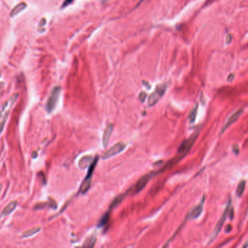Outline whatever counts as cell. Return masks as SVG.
<instances>
[{"label":"cell","mask_w":248,"mask_h":248,"mask_svg":"<svg viewBox=\"0 0 248 248\" xmlns=\"http://www.w3.org/2000/svg\"><path fill=\"white\" fill-rule=\"evenodd\" d=\"M198 135H199V129L195 131L189 137V138L187 140H185L181 143V145L179 146L178 149V156L177 158L180 160L184 157L185 155H187L189 150L191 149L194 144H195V141L197 140Z\"/></svg>","instance_id":"1"},{"label":"cell","mask_w":248,"mask_h":248,"mask_svg":"<svg viewBox=\"0 0 248 248\" xmlns=\"http://www.w3.org/2000/svg\"><path fill=\"white\" fill-rule=\"evenodd\" d=\"M97 160L98 158L97 157L95 160H94L93 162L90 165V166H89V169L86 174V176L85 177L84 180L83 181V182L81 183V184L80 189H79V192L80 193L85 194L88 191L89 188H90L91 184V177H92V174L94 172V170H95V168L96 167V165H97Z\"/></svg>","instance_id":"2"},{"label":"cell","mask_w":248,"mask_h":248,"mask_svg":"<svg viewBox=\"0 0 248 248\" xmlns=\"http://www.w3.org/2000/svg\"><path fill=\"white\" fill-rule=\"evenodd\" d=\"M167 89V84H162L156 86L155 91L149 95L148 98V104L149 106H153L158 103L159 99L161 98Z\"/></svg>","instance_id":"3"},{"label":"cell","mask_w":248,"mask_h":248,"mask_svg":"<svg viewBox=\"0 0 248 248\" xmlns=\"http://www.w3.org/2000/svg\"><path fill=\"white\" fill-rule=\"evenodd\" d=\"M231 207V200H229L228 202V203H227V205L226 207V209L224 210V212H223V214L221 215V216L219 221H218L217 224H216V227H215L213 231H212V234L211 235V237H210V239L209 241V243H211L212 241L214 240L218 236V234H219L220 231L221 230L223 226H224V222L225 221H226V218L227 217V216H228V212H229V208Z\"/></svg>","instance_id":"4"},{"label":"cell","mask_w":248,"mask_h":248,"mask_svg":"<svg viewBox=\"0 0 248 248\" xmlns=\"http://www.w3.org/2000/svg\"><path fill=\"white\" fill-rule=\"evenodd\" d=\"M60 93V87L56 86L53 89V91H52L50 96H49V99H48L47 105H46V109H47V112L50 113L55 110V108L57 105V103L59 99Z\"/></svg>","instance_id":"5"},{"label":"cell","mask_w":248,"mask_h":248,"mask_svg":"<svg viewBox=\"0 0 248 248\" xmlns=\"http://www.w3.org/2000/svg\"><path fill=\"white\" fill-rule=\"evenodd\" d=\"M125 148H126V145H125L124 142H119L116 144V145L112 146V147H110L109 149H107V150L103 154V159H107V158L113 157V156L118 155V154H119L121 153V152L124 151Z\"/></svg>","instance_id":"6"},{"label":"cell","mask_w":248,"mask_h":248,"mask_svg":"<svg viewBox=\"0 0 248 248\" xmlns=\"http://www.w3.org/2000/svg\"><path fill=\"white\" fill-rule=\"evenodd\" d=\"M242 112H243V110L242 109H239V110H237V111L235 112L234 113H233L232 115H231L230 117L229 118V119L227 120V121L226 122V124H225L224 126H223L222 128H221V134H223V133H224V131L229 128V127H230L231 125L234 124V123L239 119V118L240 117L241 115L242 114Z\"/></svg>","instance_id":"7"},{"label":"cell","mask_w":248,"mask_h":248,"mask_svg":"<svg viewBox=\"0 0 248 248\" xmlns=\"http://www.w3.org/2000/svg\"><path fill=\"white\" fill-rule=\"evenodd\" d=\"M203 203H204V199L201 201V203L198 204L195 207H193L191 209L189 210V212L187 214V218H189V219H196L199 217L202 214L203 210Z\"/></svg>","instance_id":"8"},{"label":"cell","mask_w":248,"mask_h":248,"mask_svg":"<svg viewBox=\"0 0 248 248\" xmlns=\"http://www.w3.org/2000/svg\"><path fill=\"white\" fill-rule=\"evenodd\" d=\"M152 176H153V174H148L141 177V178L137 181V184L135 185L134 192L137 194L142 190V189L146 187V185L147 184L148 181L150 180Z\"/></svg>","instance_id":"9"},{"label":"cell","mask_w":248,"mask_h":248,"mask_svg":"<svg viewBox=\"0 0 248 248\" xmlns=\"http://www.w3.org/2000/svg\"><path fill=\"white\" fill-rule=\"evenodd\" d=\"M18 97V94H15V95H12V97H10L5 104H4V105L2 107V110L1 113H0V118H1L2 116H4V114L6 113V112H10V108L12 107V106L13 105V104L15 103V101L17 100Z\"/></svg>","instance_id":"10"},{"label":"cell","mask_w":248,"mask_h":248,"mask_svg":"<svg viewBox=\"0 0 248 248\" xmlns=\"http://www.w3.org/2000/svg\"><path fill=\"white\" fill-rule=\"evenodd\" d=\"M112 130H113V125L112 124H109L106 126L105 131H104L103 137V144L104 147H107L110 138V137H111Z\"/></svg>","instance_id":"11"},{"label":"cell","mask_w":248,"mask_h":248,"mask_svg":"<svg viewBox=\"0 0 248 248\" xmlns=\"http://www.w3.org/2000/svg\"><path fill=\"white\" fill-rule=\"evenodd\" d=\"M93 159L91 156L86 155L81 158V159L78 162V166L81 169H85L87 167H89L90 165L93 162Z\"/></svg>","instance_id":"12"},{"label":"cell","mask_w":248,"mask_h":248,"mask_svg":"<svg viewBox=\"0 0 248 248\" xmlns=\"http://www.w3.org/2000/svg\"><path fill=\"white\" fill-rule=\"evenodd\" d=\"M97 240V237L95 234H91L85 239L83 244L82 248H94Z\"/></svg>","instance_id":"13"},{"label":"cell","mask_w":248,"mask_h":248,"mask_svg":"<svg viewBox=\"0 0 248 248\" xmlns=\"http://www.w3.org/2000/svg\"><path fill=\"white\" fill-rule=\"evenodd\" d=\"M18 205L17 201H12L4 208L2 212V216H6L11 213L13 210L15 209L16 206Z\"/></svg>","instance_id":"14"},{"label":"cell","mask_w":248,"mask_h":248,"mask_svg":"<svg viewBox=\"0 0 248 248\" xmlns=\"http://www.w3.org/2000/svg\"><path fill=\"white\" fill-rule=\"evenodd\" d=\"M41 228L39 226H36V227H34V228H32V229H28V230H26L22 234V237H23V238H26V237H31L33 236V235L37 234V233H39V231H41Z\"/></svg>","instance_id":"15"},{"label":"cell","mask_w":248,"mask_h":248,"mask_svg":"<svg viewBox=\"0 0 248 248\" xmlns=\"http://www.w3.org/2000/svg\"><path fill=\"white\" fill-rule=\"evenodd\" d=\"M245 186H246V181L245 180L241 181L239 183L237 188V195L238 197H241V196L242 195L244 191H245Z\"/></svg>","instance_id":"16"},{"label":"cell","mask_w":248,"mask_h":248,"mask_svg":"<svg viewBox=\"0 0 248 248\" xmlns=\"http://www.w3.org/2000/svg\"><path fill=\"white\" fill-rule=\"evenodd\" d=\"M197 110H198V104H197V105L195 106V107H194L193 109L191 110L190 113H189V121H190L191 124H192V123L195 121L196 116H197Z\"/></svg>","instance_id":"17"},{"label":"cell","mask_w":248,"mask_h":248,"mask_svg":"<svg viewBox=\"0 0 248 248\" xmlns=\"http://www.w3.org/2000/svg\"><path fill=\"white\" fill-rule=\"evenodd\" d=\"M123 198H124V195H120L115 198L114 200L112 202L111 205H110V209L116 208V206H118V205H119V204L121 203V201L123 200Z\"/></svg>","instance_id":"18"},{"label":"cell","mask_w":248,"mask_h":248,"mask_svg":"<svg viewBox=\"0 0 248 248\" xmlns=\"http://www.w3.org/2000/svg\"><path fill=\"white\" fill-rule=\"evenodd\" d=\"M9 113H10V112H6V113L4 114V117L2 118L1 121H0V134H2V132L4 130V128H5V124L7 120Z\"/></svg>","instance_id":"19"},{"label":"cell","mask_w":248,"mask_h":248,"mask_svg":"<svg viewBox=\"0 0 248 248\" xmlns=\"http://www.w3.org/2000/svg\"><path fill=\"white\" fill-rule=\"evenodd\" d=\"M108 220H109V213L107 212V213H105V216H104L103 217L100 219V221H99V226H105V225L107 223Z\"/></svg>","instance_id":"20"},{"label":"cell","mask_w":248,"mask_h":248,"mask_svg":"<svg viewBox=\"0 0 248 248\" xmlns=\"http://www.w3.org/2000/svg\"><path fill=\"white\" fill-rule=\"evenodd\" d=\"M74 1V0H65L64 3L62 4V7H66V6L69 5L70 4L72 3Z\"/></svg>","instance_id":"21"},{"label":"cell","mask_w":248,"mask_h":248,"mask_svg":"<svg viewBox=\"0 0 248 248\" xmlns=\"http://www.w3.org/2000/svg\"><path fill=\"white\" fill-rule=\"evenodd\" d=\"M146 97H147V95H146V93L141 92L140 95H139V99H140L142 102H144V101H145Z\"/></svg>","instance_id":"22"},{"label":"cell","mask_w":248,"mask_h":248,"mask_svg":"<svg viewBox=\"0 0 248 248\" xmlns=\"http://www.w3.org/2000/svg\"><path fill=\"white\" fill-rule=\"evenodd\" d=\"M234 75L232 74L229 75L228 78H227V80H228V81H229V82H231V81L234 80Z\"/></svg>","instance_id":"23"},{"label":"cell","mask_w":248,"mask_h":248,"mask_svg":"<svg viewBox=\"0 0 248 248\" xmlns=\"http://www.w3.org/2000/svg\"><path fill=\"white\" fill-rule=\"evenodd\" d=\"M226 40H227V44H229L231 42V35H228V36H227Z\"/></svg>","instance_id":"24"},{"label":"cell","mask_w":248,"mask_h":248,"mask_svg":"<svg viewBox=\"0 0 248 248\" xmlns=\"http://www.w3.org/2000/svg\"><path fill=\"white\" fill-rule=\"evenodd\" d=\"M242 248H248V240L245 243V245H244Z\"/></svg>","instance_id":"25"},{"label":"cell","mask_w":248,"mask_h":248,"mask_svg":"<svg viewBox=\"0 0 248 248\" xmlns=\"http://www.w3.org/2000/svg\"><path fill=\"white\" fill-rule=\"evenodd\" d=\"M3 86V84H2V83H0V89L2 88V86Z\"/></svg>","instance_id":"26"},{"label":"cell","mask_w":248,"mask_h":248,"mask_svg":"<svg viewBox=\"0 0 248 248\" xmlns=\"http://www.w3.org/2000/svg\"><path fill=\"white\" fill-rule=\"evenodd\" d=\"M1 190H2V185L0 184V191H1Z\"/></svg>","instance_id":"27"},{"label":"cell","mask_w":248,"mask_h":248,"mask_svg":"<svg viewBox=\"0 0 248 248\" xmlns=\"http://www.w3.org/2000/svg\"><path fill=\"white\" fill-rule=\"evenodd\" d=\"M0 226H1V223H0Z\"/></svg>","instance_id":"28"}]
</instances>
